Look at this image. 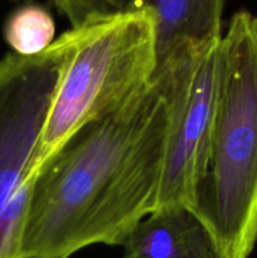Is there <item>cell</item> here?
I'll use <instances>...</instances> for the list:
<instances>
[{
  "instance_id": "cell-2",
  "label": "cell",
  "mask_w": 257,
  "mask_h": 258,
  "mask_svg": "<svg viewBox=\"0 0 257 258\" xmlns=\"http://www.w3.org/2000/svg\"><path fill=\"white\" fill-rule=\"evenodd\" d=\"M194 214L219 258L257 244V13L239 10L221 38V82L207 173Z\"/></svg>"
},
{
  "instance_id": "cell-5",
  "label": "cell",
  "mask_w": 257,
  "mask_h": 258,
  "mask_svg": "<svg viewBox=\"0 0 257 258\" xmlns=\"http://www.w3.org/2000/svg\"><path fill=\"white\" fill-rule=\"evenodd\" d=\"M53 42L34 57L0 59V258H17L33 183L30 163L59 77Z\"/></svg>"
},
{
  "instance_id": "cell-6",
  "label": "cell",
  "mask_w": 257,
  "mask_h": 258,
  "mask_svg": "<svg viewBox=\"0 0 257 258\" xmlns=\"http://www.w3.org/2000/svg\"><path fill=\"white\" fill-rule=\"evenodd\" d=\"M123 258H219L198 217L188 208L149 214L122 243Z\"/></svg>"
},
{
  "instance_id": "cell-9",
  "label": "cell",
  "mask_w": 257,
  "mask_h": 258,
  "mask_svg": "<svg viewBox=\"0 0 257 258\" xmlns=\"http://www.w3.org/2000/svg\"><path fill=\"white\" fill-rule=\"evenodd\" d=\"M54 4L67 18L71 28H81L135 12V0H54Z\"/></svg>"
},
{
  "instance_id": "cell-4",
  "label": "cell",
  "mask_w": 257,
  "mask_h": 258,
  "mask_svg": "<svg viewBox=\"0 0 257 258\" xmlns=\"http://www.w3.org/2000/svg\"><path fill=\"white\" fill-rule=\"evenodd\" d=\"M153 77L169 106L168 143L155 211H193L211 156L221 82V39L175 48L159 63Z\"/></svg>"
},
{
  "instance_id": "cell-7",
  "label": "cell",
  "mask_w": 257,
  "mask_h": 258,
  "mask_svg": "<svg viewBox=\"0 0 257 258\" xmlns=\"http://www.w3.org/2000/svg\"><path fill=\"white\" fill-rule=\"evenodd\" d=\"M223 5L224 0H135L134 10L153 14L159 64L180 45L221 39Z\"/></svg>"
},
{
  "instance_id": "cell-8",
  "label": "cell",
  "mask_w": 257,
  "mask_h": 258,
  "mask_svg": "<svg viewBox=\"0 0 257 258\" xmlns=\"http://www.w3.org/2000/svg\"><path fill=\"white\" fill-rule=\"evenodd\" d=\"M55 25L52 15L35 4L18 8L4 25V38L13 53L34 57L54 42Z\"/></svg>"
},
{
  "instance_id": "cell-3",
  "label": "cell",
  "mask_w": 257,
  "mask_h": 258,
  "mask_svg": "<svg viewBox=\"0 0 257 258\" xmlns=\"http://www.w3.org/2000/svg\"><path fill=\"white\" fill-rule=\"evenodd\" d=\"M54 42L62 63L30 163V183L73 134L143 90L158 66L155 20L148 10L71 28Z\"/></svg>"
},
{
  "instance_id": "cell-1",
  "label": "cell",
  "mask_w": 257,
  "mask_h": 258,
  "mask_svg": "<svg viewBox=\"0 0 257 258\" xmlns=\"http://www.w3.org/2000/svg\"><path fill=\"white\" fill-rule=\"evenodd\" d=\"M169 106L155 78L73 134L38 171L17 258H70L93 244L122 246L155 211Z\"/></svg>"
}]
</instances>
